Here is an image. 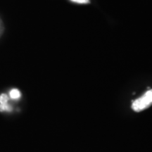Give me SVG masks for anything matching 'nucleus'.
I'll use <instances>...</instances> for the list:
<instances>
[{
    "label": "nucleus",
    "mask_w": 152,
    "mask_h": 152,
    "mask_svg": "<svg viewBox=\"0 0 152 152\" xmlns=\"http://www.w3.org/2000/svg\"><path fill=\"white\" fill-rule=\"evenodd\" d=\"M152 105V90H148L141 97L132 102V108L134 111L140 112L147 109Z\"/></svg>",
    "instance_id": "obj_1"
},
{
    "label": "nucleus",
    "mask_w": 152,
    "mask_h": 152,
    "mask_svg": "<svg viewBox=\"0 0 152 152\" xmlns=\"http://www.w3.org/2000/svg\"><path fill=\"white\" fill-rule=\"evenodd\" d=\"M9 98L7 94H2L0 96V111H11V107L7 104Z\"/></svg>",
    "instance_id": "obj_2"
},
{
    "label": "nucleus",
    "mask_w": 152,
    "mask_h": 152,
    "mask_svg": "<svg viewBox=\"0 0 152 152\" xmlns=\"http://www.w3.org/2000/svg\"><path fill=\"white\" fill-rule=\"evenodd\" d=\"M71 1L77 4H88L90 3V0H71Z\"/></svg>",
    "instance_id": "obj_4"
},
{
    "label": "nucleus",
    "mask_w": 152,
    "mask_h": 152,
    "mask_svg": "<svg viewBox=\"0 0 152 152\" xmlns=\"http://www.w3.org/2000/svg\"><path fill=\"white\" fill-rule=\"evenodd\" d=\"M10 96L13 99H18L20 97V92L17 89H14L10 92Z\"/></svg>",
    "instance_id": "obj_3"
}]
</instances>
